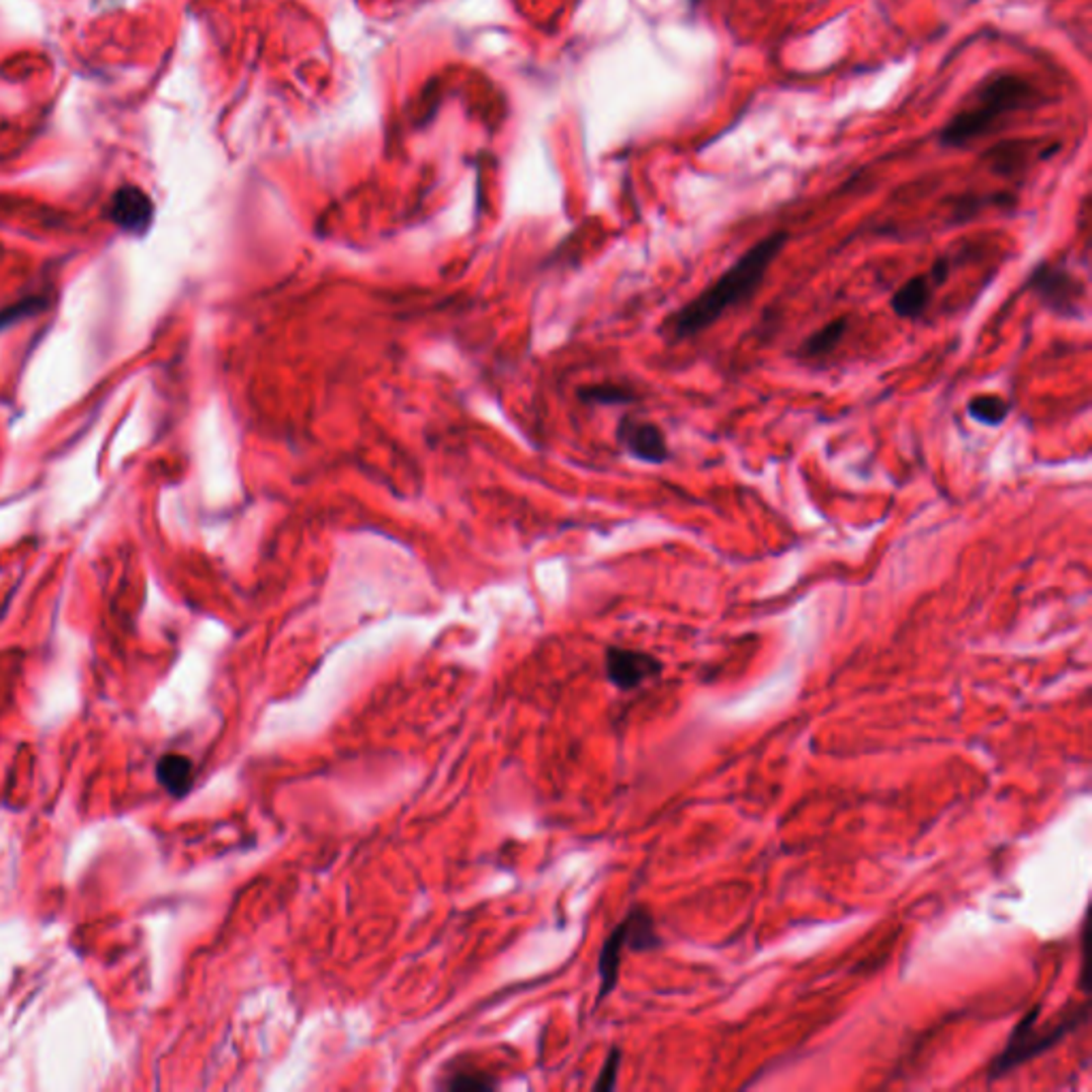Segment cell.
Instances as JSON below:
<instances>
[{
  "label": "cell",
  "instance_id": "1",
  "mask_svg": "<svg viewBox=\"0 0 1092 1092\" xmlns=\"http://www.w3.org/2000/svg\"><path fill=\"white\" fill-rule=\"evenodd\" d=\"M787 233L777 231L762 237L749 246L724 273L704 286L691 302L672 312L662 325V335L668 342H685L698 337L715 323H720L730 310H737L760 292L766 273L779 254L785 250Z\"/></svg>",
  "mask_w": 1092,
  "mask_h": 1092
},
{
  "label": "cell",
  "instance_id": "2",
  "mask_svg": "<svg viewBox=\"0 0 1092 1092\" xmlns=\"http://www.w3.org/2000/svg\"><path fill=\"white\" fill-rule=\"evenodd\" d=\"M1039 103V92L1026 77L1011 71H997L980 82L964 98L960 109L941 129L939 142L945 148H967L973 142L997 133L1016 113Z\"/></svg>",
  "mask_w": 1092,
  "mask_h": 1092
},
{
  "label": "cell",
  "instance_id": "3",
  "mask_svg": "<svg viewBox=\"0 0 1092 1092\" xmlns=\"http://www.w3.org/2000/svg\"><path fill=\"white\" fill-rule=\"evenodd\" d=\"M1041 1005H1035L1011 1028L1009 1037L999 1055L992 1059L988 1067V1082H999L1007 1078L1011 1071L1035 1061L1049 1049H1055L1071 1032L1084 1026L1090 1018L1088 1003H1071L1063 1009L1059 1020L1039 1026Z\"/></svg>",
  "mask_w": 1092,
  "mask_h": 1092
},
{
  "label": "cell",
  "instance_id": "4",
  "mask_svg": "<svg viewBox=\"0 0 1092 1092\" xmlns=\"http://www.w3.org/2000/svg\"><path fill=\"white\" fill-rule=\"evenodd\" d=\"M664 945L658 926L651 916L647 907H634L627 911V916L612 928L610 935L606 937L600 958H598V976H600V990H598V1003L608 999L612 990L619 984L621 973V960L623 951L629 949L634 954L641 951H655Z\"/></svg>",
  "mask_w": 1092,
  "mask_h": 1092
},
{
  "label": "cell",
  "instance_id": "5",
  "mask_svg": "<svg viewBox=\"0 0 1092 1092\" xmlns=\"http://www.w3.org/2000/svg\"><path fill=\"white\" fill-rule=\"evenodd\" d=\"M1026 290L1061 319H1082L1086 312V284L1067 265L1039 263L1026 277Z\"/></svg>",
  "mask_w": 1092,
  "mask_h": 1092
},
{
  "label": "cell",
  "instance_id": "6",
  "mask_svg": "<svg viewBox=\"0 0 1092 1092\" xmlns=\"http://www.w3.org/2000/svg\"><path fill=\"white\" fill-rule=\"evenodd\" d=\"M606 679L619 691H634L649 681L662 677L664 664L645 651H634L623 647H608L604 658Z\"/></svg>",
  "mask_w": 1092,
  "mask_h": 1092
},
{
  "label": "cell",
  "instance_id": "7",
  "mask_svg": "<svg viewBox=\"0 0 1092 1092\" xmlns=\"http://www.w3.org/2000/svg\"><path fill=\"white\" fill-rule=\"evenodd\" d=\"M617 438L634 459L643 464L662 466L670 459L666 433L653 421L637 419V416H623L617 427Z\"/></svg>",
  "mask_w": 1092,
  "mask_h": 1092
},
{
  "label": "cell",
  "instance_id": "8",
  "mask_svg": "<svg viewBox=\"0 0 1092 1092\" xmlns=\"http://www.w3.org/2000/svg\"><path fill=\"white\" fill-rule=\"evenodd\" d=\"M937 288L941 286L932 280V275L928 271L913 275L895 292H892L890 308L903 321H918L928 312Z\"/></svg>",
  "mask_w": 1092,
  "mask_h": 1092
},
{
  "label": "cell",
  "instance_id": "9",
  "mask_svg": "<svg viewBox=\"0 0 1092 1092\" xmlns=\"http://www.w3.org/2000/svg\"><path fill=\"white\" fill-rule=\"evenodd\" d=\"M150 196L135 186H124L111 198L109 218L127 233H146L152 223Z\"/></svg>",
  "mask_w": 1092,
  "mask_h": 1092
},
{
  "label": "cell",
  "instance_id": "10",
  "mask_svg": "<svg viewBox=\"0 0 1092 1092\" xmlns=\"http://www.w3.org/2000/svg\"><path fill=\"white\" fill-rule=\"evenodd\" d=\"M156 779L171 796L182 799L192 787L194 764L186 756H180V753H169V756L161 758V762L156 764Z\"/></svg>",
  "mask_w": 1092,
  "mask_h": 1092
},
{
  "label": "cell",
  "instance_id": "11",
  "mask_svg": "<svg viewBox=\"0 0 1092 1092\" xmlns=\"http://www.w3.org/2000/svg\"><path fill=\"white\" fill-rule=\"evenodd\" d=\"M847 331H849V319L847 316H841V319L830 321L824 327L813 331L801 344L799 352L801 356H805V359H824V356L837 350V346L845 340Z\"/></svg>",
  "mask_w": 1092,
  "mask_h": 1092
},
{
  "label": "cell",
  "instance_id": "12",
  "mask_svg": "<svg viewBox=\"0 0 1092 1092\" xmlns=\"http://www.w3.org/2000/svg\"><path fill=\"white\" fill-rule=\"evenodd\" d=\"M969 416L986 427H1001L1011 412L1009 402L1001 395H976L967 406Z\"/></svg>",
  "mask_w": 1092,
  "mask_h": 1092
},
{
  "label": "cell",
  "instance_id": "13",
  "mask_svg": "<svg viewBox=\"0 0 1092 1092\" xmlns=\"http://www.w3.org/2000/svg\"><path fill=\"white\" fill-rule=\"evenodd\" d=\"M442 1088L446 1090H493L498 1088V1080L483 1069H476L474 1065L454 1067L446 1080L442 1082Z\"/></svg>",
  "mask_w": 1092,
  "mask_h": 1092
},
{
  "label": "cell",
  "instance_id": "14",
  "mask_svg": "<svg viewBox=\"0 0 1092 1092\" xmlns=\"http://www.w3.org/2000/svg\"><path fill=\"white\" fill-rule=\"evenodd\" d=\"M581 397L589 404H602V406H619V404H632L637 400L629 389L617 387V385H600L581 391Z\"/></svg>",
  "mask_w": 1092,
  "mask_h": 1092
},
{
  "label": "cell",
  "instance_id": "15",
  "mask_svg": "<svg viewBox=\"0 0 1092 1092\" xmlns=\"http://www.w3.org/2000/svg\"><path fill=\"white\" fill-rule=\"evenodd\" d=\"M619 1069H621V1049L619 1047H612L608 1052V1057L600 1069V1076L598 1080H595L593 1084V1090H612L614 1086H617V1076H619Z\"/></svg>",
  "mask_w": 1092,
  "mask_h": 1092
},
{
  "label": "cell",
  "instance_id": "16",
  "mask_svg": "<svg viewBox=\"0 0 1092 1092\" xmlns=\"http://www.w3.org/2000/svg\"><path fill=\"white\" fill-rule=\"evenodd\" d=\"M38 304H41V300H24V302H19V304L7 308L5 312H0V329L19 321L22 316H30L32 312L38 310Z\"/></svg>",
  "mask_w": 1092,
  "mask_h": 1092
}]
</instances>
